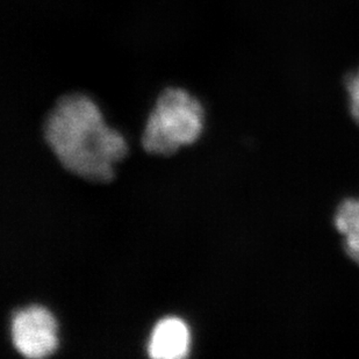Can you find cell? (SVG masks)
I'll use <instances>...</instances> for the list:
<instances>
[{"instance_id":"obj_1","label":"cell","mask_w":359,"mask_h":359,"mask_svg":"<svg viewBox=\"0 0 359 359\" xmlns=\"http://www.w3.org/2000/svg\"><path fill=\"white\" fill-rule=\"evenodd\" d=\"M43 136L67 171L91 183H109L113 165L128 151L121 134L105 125L95 100L81 92L55 102L44 119Z\"/></svg>"},{"instance_id":"obj_2","label":"cell","mask_w":359,"mask_h":359,"mask_svg":"<svg viewBox=\"0 0 359 359\" xmlns=\"http://www.w3.org/2000/svg\"><path fill=\"white\" fill-rule=\"evenodd\" d=\"M205 112L190 92L168 86L156 98L143 129V149L157 156H171L180 147L196 142L201 135Z\"/></svg>"},{"instance_id":"obj_3","label":"cell","mask_w":359,"mask_h":359,"mask_svg":"<svg viewBox=\"0 0 359 359\" xmlns=\"http://www.w3.org/2000/svg\"><path fill=\"white\" fill-rule=\"evenodd\" d=\"M57 323L42 306H29L15 313L11 323V339L22 356L32 359L50 356L57 348Z\"/></svg>"},{"instance_id":"obj_4","label":"cell","mask_w":359,"mask_h":359,"mask_svg":"<svg viewBox=\"0 0 359 359\" xmlns=\"http://www.w3.org/2000/svg\"><path fill=\"white\" fill-rule=\"evenodd\" d=\"M190 332L178 318H165L157 322L150 336V357L156 359H182L189 353Z\"/></svg>"},{"instance_id":"obj_5","label":"cell","mask_w":359,"mask_h":359,"mask_svg":"<svg viewBox=\"0 0 359 359\" xmlns=\"http://www.w3.org/2000/svg\"><path fill=\"white\" fill-rule=\"evenodd\" d=\"M334 226L342 236L343 250L359 266V198H346L339 203Z\"/></svg>"},{"instance_id":"obj_6","label":"cell","mask_w":359,"mask_h":359,"mask_svg":"<svg viewBox=\"0 0 359 359\" xmlns=\"http://www.w3.org/2000/svg\"><path fill=\"white\" fill-rule=\"evenodd\" d=\"M344 85L348 95L350 116L356 122V125L359 126V68L346 76Z\"/></svg>"}]
</instances>
